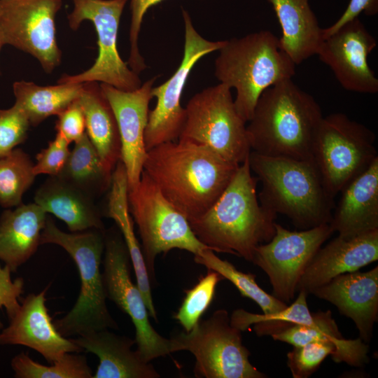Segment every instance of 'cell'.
Masks as SVG:
<instances>
[{"label":"cell","mask_w":378,"mask_h":378,"mask_svg":"<svg viewBox=\"0 0 378 378\" xmlns=\"http://www.w3.org/2000/svg\"><path fill=\"white\" fill-rule=\"evenodd\" d=\"M238 167L206 146L178 139L148 150L143 171L166 199L190 220L212 206Z\"/></svg>","instance_id":"6da1fadb"},{"label":"cell","mask_w":378,"mask_h":378,"mask_svg":"<svg viewBox=\"0 0 378 378\" xmlns=\"http://www.w3.org/2000/svg\"><path fill=\"white\" fill-rule=\"evenodd\" d=\"M258 182L252 175L248 157L212 206L201 216L188 220L203 244L214 252L251 262L256 248L273 237L277 214L260 204Z\"/></svg>","instance_id":"7a4b0ae2"},{"label":"cell","mask_w":378,"mask_h":378,"mask_svg":"<svg viewBox=\"0 0 378 378\" xmlns=\"http://www.w3.org/2000/svg\"><path fill=\"white\" fill-rule=\"evenodd\" d=\"M323 117L313 96L292 79L282 80L261 94L247 122L251 150L270 157L312 160Z\"/></svg>","instance_id":"3957f363"},{"label":"cell","mask_w":378,"mask_h":378,"mask_svg":"<svg viewBox=\"0 0 378 378\" xmlns=\"http://www.w3.org/2000/svg\"><path fill=\"white\" fill-rule=\"evenodd\" d=\"M248 163L261 189L262 206L286 216L299 230L330 223L335 197L312 160L265 156L253 151Z\"/></svg>","instance_id":"277c9868"},{"label":"cell","mask_w":378,"mask_h":378,"mask_svg":"<svg viewBox=\"0 0 378 378\" xmlns=\"http://www.w3.org/2000/svg\"><path fill=\"white\" fill-rule=\"evenodd\" d=\"M215 60L216 78L236 90V109L247 123L261 94L295 74L296 64L269 30L225 40Z\"/></svg>","instance_id":"5b68a950"},{"label":"cell","mask_w":378,"mask_h":378,"mask_svg":"<svg viewBox=\"0 0 378 378\" xmlns=\"http://www.w3.org/2000/svg\"><path fill=\"white\" fill-rule=\"evenodd\" d=\"M53 244L63 248L75 262L80 279L78 297L71 309L55 320L65 337L82 336L104 329H117L106 302V295L100 265L104 251V230L90 229L66 232L47 217L41 245Z\"/></svg>","instance_id":"8992f818"},{"label":"cell","mask_w":378,"mask_h":378,"mask_svg":"<svg viewBox=\"0 0 378 378\" xmlns=\"http://www.w3.org/2000/svg\"><path fill=\"white\" fill-rule=\"evenodd\" d=\"M375 140L371 130L344 113L323 117L312 160L333 197L378 158Z\"/></svg>","instance_id":"52a82bcc"},{"label":"cell","mask_w":378,"mask_h":378,"mask_svg":"<svg viewBox=\"0 0 378 378\" xmlns=\"http://www.w3.org/2000/svg\"><path fill=\"white\" fill-rule=\"evenodd\" d=\"M185 109L178 139L206 146L237 165L248 158L246 122L236 109L231 88L221 83L208 87L193 95Z\"/></svg>","instance_id":"ba28073f"},{"label":"cell","mask_w":378,"mask_h":378,"mask_svg":"<svg viewBox=\"0 0 378 378\" xmlns=\"http://www.w3.org/2000/svg\"><path fill=\"white\" fill-rule=\"evenodd\" d=\"M128 204L138 227L150 282L155 281L154 265L158 254L178 248L196 255L209 248L197 238L186 217L144 171L137 185L128 188Z\"/></svg>","instance_id":"9c48e42d"},{"label":"cell","mask_w":378,"mask_h":378,"mask_svg":"<svg viewBox=\"0 0 378 378\" xmlns=\"http://www.w3.org/2000/svg\"><path fill=\"white\" fill-rule=\"evenodd\" d=\"M241 332L231 324L227 310L220 309L190 331L172 337V351L183 350L193 354L196 377H267L249 361L251 353L242 344Z\"/></svg>","instance_id":"30bf717a"},{"label":"cell","mask_w":378,"mask_h":378,"mask_svg":"<svg viewBox=\"0 0 378 378\" xmlns=\"http://www.w3.org/2000/svg\"><path fill=\"white\" fill-rule=\"evenodd\" d=\"M68 15L69 27L77 30L84 20L94 26L98 56L92 66L76 75H63L58 84L101 82L123 91H133L141 85L139 74L132 71L119 55L117 38L120 18L129 0H71Z\"/></svg>","instance_id":"8fae6325"},{"label":"cell","mask_w":378,"mask_h":378,"mask_svg":"<svg viewBox=\"0 0 378 378\" xmlns=\"http://www.w3.org/2000/svg\"><path fill=\"white\" fill-rule=\"evenodd\" d=\"M103 282L106 298L131 318L136 330L137 351L148 362L172 351V341L151 326L143 295L130 275V258L122 236L115 231L104 232Z\"/></svg>","instance_id":"7c38bea8"},{"label":"cell","mask_w":378,"mask_h":378,"mask_svg":"<svg viewBox=\"0 0 378 378\" xmlns=\"http://www.w3.org/2000/svg\"><path fill=\"white\" fill-rule=\"evenodd\" d=\"M181 13L185 30L183 55L174 74L164 83L152 88V95L156 97L157 103L149 111L144 132L147 151L178 139L186 119V109L181 104V99L187 79L202 57L219 50L225 43L205 39L193 26L189 13L181 8Z\"/></svg>","instance_id":"4fadbf2b"},{"label":"cell","mask_w":378,"mask_h":378,"mask_svg":"<svg viewBox=\"0 0 378 378\" xmlns=\"http://www.w3.org/2000/svg\"><path fill=\"white\" fill-rule=\"evenodd\" d=\"M329 223L295 231L275 223V233L255 249L251 262L267 275L272 295L288 303L312 258L333 233Z\"/></svg>","instance_id":"5bb4252c"},{"label":"cell","mask_w":378,"mask_h":378,"mask_svg":"<svg viewBox=\"0 0 378 378\" xmlns=\"http://www.w3.org/2000/svg\"><path fill=\"white\" fill-rule=\"evenodd\" d=\"M63 0H0V32L4 45L30 54L48 74L59 65L55 16Z\"/></svg>","instance_id":"9a60e30c"},{"label":"cell","mask_w":378,"mask_h":378,"mask_svg":"<svg viewBox=\"0 0 378 378\" xmlns=\"http://www.w3.org/2000/svg\"><path fill=\"white\" fill-rule=\"evenodd\" d=\"M376 46L375 38L357 18L324 38L316 55L329 66L344 89L376 94L378 78L368 62Z\"/></svg>","instance_id":"2e32d148"},{"label":"cell","mask_w":378,"mask_h":378,"mask_svg":"<svg viewBox=\"0 0 378 378\" xmlns=\"http://www.w3.org/2000/svg\"><path fill=\"white\" fill-rule=\"evenodd\" d=\"M158 76L146 80L138 89L123 91L108 84L100 87L115 114L120 138L122 162L127 176L128 188L139 182L147 155L144 132L148 123L152 88Z\"/></svg>","instance_id":"e0dca14e"},{"label":"cell","mask_w":378,"mask_h":378,"mask_svg":"<svg viewBox=\"0 0 378 378\" xmlns=\"http://www.w3.org/2000/svg\"><path fill=\"white\" fill-rule=\"evenodd\" d=\"M48 287L22 300L9 325L0 333L1 345H22L33 349L51 363L66 353L83 350L56 328L46 305Z\"/></svg>","instance_id":"ac0fdd59"},{"label":"cell","mask_w":378,"mask_h":378,"mask_svg":"<svg viewBox=\"0 0 378 378\" xmlns=\"http://www.w3.org/2000/svg\"><path fill=\"white\" fill-rule=\"evenodd\" d=\"M311 294L334 304L355 323L359 337L368 344L378 318V267L334 277Z\"/></svg>","instance_id":"d6986e66"},{"label":"cell","mask_w":378,"mask_h":378,"mask_svg":"<svg viewBox=\"0 0 378 378\" xmlns=\"http://www.w3.org/2000/svg\"><path fill=\"white\" fill-rule=\"evenodd\" d=\"M378 259V230L350 239L337 236L321 247L302 274L297 291L308 295L334 277L359 270Z\"/></svg>","instance_id":"ffe728a7"},{"label":"cell","mask_w":378,"mask_h":378,"mask_svg":"<svg viewBox=\"0 0 378 378\" xmlns=\"http://www.w3.org/2000/svg\"><path fill=\"white\" fill-rule=\"evenodd\" d=\"M330 225L350 239L378 230V158L340 192Z\"/></svg>","instance_id":"44dd1931"},{"label":"cell","mask_w":378,"mask_h":378,"mask_svg":"<svg viewBox=\"0 0 378 378\" xmlns=\"http://www.w3.org/2000/svg\"><path fill=\"white\" fill-rule=\"evenodd\" d=\"M83 351L95 354L99 365L92 378H159L160 374L141 354L136 343L124 335L104 329L71 338Z\"/></svg>","instance_id":"7402d4cb"},{"label":"cell","mask_w":378,"mask_h":378,"mask_svg":"<svg viewBox=\"0 0 378 378\" xmlns=\"http://www.w3.org/2000/svg\"><path fill=\"white\" fill-rule=\"evenodd\" d=\"M46 212L35 202L4 211L0 217V260L12 272L25 263L41 245Z\"/></svg>","instance_id":"603a6c76"},{"label":"cell","mask_w":378,"mask_h":378,"mask_svg":"<svg viewBox=\"0 0 378 378\" xmlns=\"http://www.w3.org/2000/svg\"><path fill=\"white\" fill-rule=\"evenodd\" d=\"M34 202L64 221L72 232L104 230L94 198L58 176H49L38 188Z\"/></svg>","instance_id":"cb8c5ba5"},{"label":"cell","mask_w":378,"mask_h":378,"mask_svg":"<svg viewBox=\"0 0 378 378\" xmlns=\"http://www.w3.org/2000/svg\"><path fill=\"white\" fill-rule=\"evenodd\" d=\"M281 29L279 43L296 65L316 55L323 38V28L309 0H267Z\"/></svg>","instance_id":"d4e9b609"},{"label":"cell","mask_w":378,"mask_h":378,"mask_svg":"<svg viewBox=\"0 0 378 378\" xmlns=\"http://www.w3.org/2000/svg\"><path fill=\"white\" fill-rule=\"evenodd\" d=\"M78 101L85 119L87 135L106 169L113 173L120 160L121 144L117 120L98 82L83 83Z\"/></svg>","instance_id":"484cf974"},{"label":"cell","mask_w":378,"mask_h":378,"mask_svg":"<svg viewBox=\"0 0 378 378\" xmlns=\"http://www.w3.org/2000/svg\"><path fill=\"white\" fill-rule=\"evenodd\" d=\"M271 337L274 340L286 342L293 346H302L314 341H331L337 348V363L344 362L351 366L360 367L370 360L368 344L360 337L344 339L330 310L312 313V318L307 324L293 326Z\"/></svg>","instance_id":"4316f807"},{"label":"cell","mask_w":378,"mask_h":378,"mask_svg":"<svg viewBox=\"0 0 378 378\" xmlns=\"http://www.w3.org/2000/svg\"><path fill=\"white\" fill-rule=\"evenodd\" d=\"M107 214L114 220L127 248L134 270L136 286L139 288L146 307H155L151 293V284L141 247L134 231L133 221L128 204V181L125 168L120 160L112 174L109 188Z\"/></svg>","instance_id":"83f0119b"},{"label":"cell","mask_w":378,"mask_h":378,"mask_svg":"<svg viewBox=\"0 0 378 378\" xmlns=\"http://www.w3.org/2000/svg\"><path fill=\"white\" fill-rule=\"evenodd\" d=\"M83 83H63L40 86L32 82L16 81L13 85L15 102L27 115L30 125L36 127L48 117L57 115L76 101L83 91Z\"/></svg>","instance_id":"f1b7e54d"},{"label":"cell","mask_w":378,"mask_h":378,"mask_svg":"<svg viewBox=\"0 0 378 378\" xmlns=\"http://www.w3.org/2000/svg\"><path fill=\"white\" fill-rule=\"evenodd\" d=\"M112 174L104 167L85 132L75 142L64 167L56 176L94 198L110 188Z\"/></svg>","instance_id":"f546056e"},{"label":"cell","mask_w":378,"mask_h":378,"mask_svg":"<svg viewBox=\"0 0 378 378\" xmlns=\"http://www.w3.org/2000/svg\"><path fill=\"white\" fill-rule=\"evenodd\" d=\"M298 293L296 300L279 312L260 314L238 309L232 312L231 321L241 331L253 325L259 337L272 336L297 324H307L312 318V312L307 306L308 294L304 291Z\"/></svg>","instance_id":"4dcf8cb0"},{"label":"cell","mask_w":378,"mask_h":378,"mask_svg":"<svg viewBox=\"0 0 378 378\" xmlns=\"http://www.w3.org/2000/svg\"><path fill=\"white\" fill-rule=\"evenodd\" d=\"M196 263L204 265L209 270L220 274L234 284L240 294L259 305L265 314L279 312L288 304L266 293L255 281V275L238 270L231 262L219 258L214 251L206 248L194 255Z\"/></svg>","instance_id":"1f68e13d"},{"label":"cell","mask_w":378,"mask_h":378,"mask_svg":"<svg viewBox=\"0 0 378 378\" xmlns=\"http://www.w3.org/2000/svg\"><path fill=\"white\" fill-rule=\"evenodd\" d=\"M34 163L20 148H15L0 158V205L4 208L18 206L22 196L33 184Z\"/></svg>","instance_id":"d6a6232c"},{"label":"cell","mask_w":378,"mask_h":378,"mask_svg":"<svg viewBox=\"0 0 378 378\" xmlns=\"http://www.w3.org/2000/svg\"><path fill=\"white\" fill-rule=\"evenodd\" d=\"M79 353H66L59 359L45 365L24 352L14 356L11 367L18 378H92L87 358Z\"/></svg>","instance_id":"836d02e7"},{"label":"cell","mask_w":378,"mask_h":378,"mask_svg":"<svg viewBox=\"0 0 378 378\" xmlns=\"http://www.w3.org/2000/svg\"><path fill=\"white\" fill-rule=\"evenodd\" d=\"M222 279L223 276L218 272L208 270L207 274L186 291L181 307L174 316L185 332L190 331L200 321L213 300L217 284Z\"/></svg>","instance_id":"e575fe53"},{"label":"cell","mask_w":378,"mask_h":378,"mask_svg":"<svg viewBox=\"0 0 378 378\" xmlns=\"http://www.w3.org/2000/svg\"><path fill=\"white\" fill-rule=\"evenodd\" d=\"M329 355L337 363L338 351L331 341H314L287 354V365L293 378H307L315 372Z\"/></svg>","instance_id":"d590c367"},{"label":"cell","mask_w":378,"mask_h":378,"mask_svg":"<svg viewBox=\"0 0 378 378\" xmlns=\"http://www.w3.org/2000/svg\"><path fill=\"white\" fill-rule=\"evenodd\" d=\"M30 126L27 115L16 104L0 109V158L26 140Z\"/></svg>","instance_id":"8d00e7d4"},{"label":"cell","mask_w":378,"mask_h":378,"mask_svg":"<svg viewBox=\"0 0 378 378\" xmlns=\"http://www.w3.org/2000/svg\"><path fill=\"white\" fill-rule=\"evenodd\" d=\"M164 0H130L131 22L130 27V51L127 62L130 68L139 74L146 68L144 58L139 48V36L141 24L147 10Z\"/></svg>","instance_id":"74e56055"},{"label":"cell","mask_w":378,"mask_h":378,"mask_svg":"<svg viewBox=\"0 0 378 378\" xmlns=\"http://www.w3.org/2000/svg\"><path fill=\"white\" fill-rule=\"evenodd\" d=\"M70 143L59 133L49 142L46 148L42 149L36 156L34 172L36 176L47 174L49 176H57L64 167L71 150Z\"/></svg>","instance_id":"f35d334b"},{"label":"cell","mask_w":378,"mask_h":378,"mask_svg":"<svg viewBox=\"0 0 378 378\" xmlns=\"http://www.w3.org/2000/svg\"><path fill=\"white\" fill-rule=\"evenodd\" d=\"M57 116V133L70 144L78 141L86 132L85 115L78 99Z\"/></svg>","instance_id":"ab89813d"},{"label":"cell","mask_w":378,"mask_h":378,"mask_svg":"<svg viewBox=\"0 0 378 378\" xmlns=\"http://www.w3.org/2000/svg\"><path fill=\"white\" fill-rule=\"evenodd\" d=\"M11 272L7 265L2 267L0 265V309L3 307L6 309L9 319L15 314L20 306L18 299L24 288L23 279L19 277L13 281ZM2 327L0 321V329Z\"/></svg>","instance_id":"60d3db41"},{"label":"cell","mask_w":378,"mask_h":378,"mask_svg":"<svg viewBox=\"0 0 378 378\" xmlns=\"http://www.w3.org/2000/svg\"><path fill=\"white\" fill-rule=\"evenodd\" d=\"M364 13L374 16L378 13V0H350L342 15L330 27L323 29V38L328 37L343 24L358 18Z\"/></svg>","instance_id":"b9f144b4"},{"label":"cell","mask_w":378,"mask_h":378,"mask_svg":"<svg viewBox=\"0 0 378 378\" xmlns=\"http://www.w3.org/2000/svg\"><path fill=\"white\" fill-rule=\"evenodd\" d=\"M0 10H1V4H0ZM3 46H4V44H3V42H2L1 35V32H0V50H1Z\"/></svg>","instance_id":"7bdbcfd3"}]
</instances>
